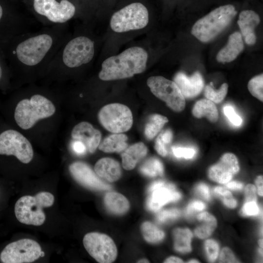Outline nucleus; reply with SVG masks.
Wrapping results in <instances>:
<instances>
[{"mask_svg":"<svg viewBox=\"0 0 263 263\" xmlns=\"http://www.w3.org/2000/svg\"><path fill=\"white\" fill-rule=\"evenodd\" d=\"M68 23L43 26L9 39L8 55L21 73L35 75L46 71L56 54L70 36Z\"/></svg>","mask_w":263,"mask_h":263,"instance_id":"nucleus-1","label":"nucleus"},{"mask_svg":"<svg viewBox=\"0 0 263 263\" xmlns=\"http://www.w3.org/2000/svg\"><path fill=\"white\" fill-rule=\"evenodd\" d=\"M95 42L91 31L81 28L70 35L59 48L46 71L59 75L90 64L95 54Z\"/></svg>","mask_w":263,"mask_h":263,"instance_id":"nucleus-2","label":"nucleus"},{"mask_svg":"<svg viewBox=\"0 0 263 263\" xmlns=\"http://www.w3.org/2000/svg\"><path fill=\"white\" fill-rule=\"evenodd\" d=\"M148 54L140 46L129 47L120 54L110 56L101 64L98 74L102 80L110 81L132 77L146 70Z\"/></svg>","mask_w":263,"mask_h":263,"instance_id":"nucleus-3","label":"nucleus"},{"mask_svg":"<svg viewBox=\"0 0 263 263\" xmlns=\"http://www.w3.org/2000/svg\"><path fill=\"white\" fill-rule=\"evenodd\" d=\"M36 19L43 26L67 23L78 15L74 0H25Z\"/></svg>","mask_w":263,"mask_h":263,"instance_id":"nucleus-4","label":"nucleus"},{"mask_svg":"<svg viewBox=\"0 0 263 263\" xmlns=\"http://www.w3.org/2000/svg\"><path fill=\"white\" fill-rule=\"evenodd\" d=\"M237 13L233 5L220 6L198 19L191 33L201 42L211 41L229 25Z\"/></svg>","mask_w":263,"mask_h":263,"instance_id":"nucleus-5","label":"nucleus"},{"mask_svg":"<svg viewBox=\"0 0 263 263\" xmlns=\"http://www.w3.org/2000/svg\"><path fill=\"white\" fill-rule=\"evenodd\" d=\"M54 201V195L48 191H41L34 196H23L15 204V216L21 224L41 225L46 220L43 208L52 206Z\"/></svg>","mask_w":263,"mask_h":263,"instance_id":"nucleus-6","label":"nucleus"},{"mask_svg":"<svg viewBox=\"0 0 263 263\" xmlns=\"http://www.w3.org/2000/svg\"><path fill=\"white\" fill-rule=\"evenodd\" d=\"M56 112L53 103L44 95L36 93L30 98H24L17 105L14 118L23 130L31 128L40 119L53 115Z\"/></svg>","mask_w":263,"mask_h":263,"instance_id":"nucleus-7","label":"nucleus"},{"mask_svg":"<svg viewBox=\"0 0 263 263\" xmlns=\"http://www.w3.org/2000/svg\"><path fill=\"white\" fill-rule=\"evenodd\" d=\"M149 21L147 8L142 3H131L114 12L110 20V26L114 32L121 33L146 27Z\"/></svg>","mask_w":263,"mask_h":263,"instance_id":"nucleus-8","label":"nucleus"},{"mask_svg":"<svg viewBox=\"0 0 263 263\" xmlns=\"http://www.w3.org/2000/svg\"><path fill=\"white\" fill-rule=\"evenodd\" d=\"M44 256L37 242L26 238L7 244L0 254V260L3 263H29Z\"/></svg>","mask_w":263,"mask_h":263,"instance_id":"nucleus-9","label":"nucleus"},{"mask_svg":"<svg viewBox=\"0 0 263 263\" xmlns=\"http://www.w3.org/2000/svg\"><path fill=\"white\" fill-rule=\"evenodd\" d=\"M98 117L102 126L114 133L129 130L133 123L130 109L120 103H112L104 106L100 110Z\"/></svg>","mask_w":263,"mask_h":263,"instance_id":"nucleus-10","label":"nucleus"},{"mask_svg":"<svg viewBox=\"0 0 263 263\" xmlns=\"http://www.w3.org/2000/svg\"><path fill=\"white\" fill-rule=\"evenodd\" d=\"M147 83L151 93L173 111L180 112L184 109L185 98L174 81L162 76H152Z\"/></svg>","mask_w":263,"mask_h":263,"instance_id":"nucleus-11","label":"nucleus"},{"mask_svg":"<svg viewBox=\"0 0 263 263\" xmlns=\"http://www.w3.org/2000/svg\"><path fill=\"white\" fill-rule=\"evenodd\" d=\"M0 154L13 155L24 163H30L34 156L29 140L19 132L8 130L0 134Z\"/></svg>","mask_w":263,"mask_h":263,"instance_id":"nucleus-12","label":"nucleus"},{"mask_svg":"<svg viewBox=\"0 0 263 263\" xmlns=\"http://www.w3.org/2000/svg\"><path fill=\"white\" fill-rule=\"evenodd\" d=\"M83 244L90 255L98 263H111L116 258V245L112 238L105 234L94 232L87 233Z\"/></svg>","mask_w":263,"mask_h":263,"instance_id":"nucleus-13","label":"nucleus"},{"mask_svg":"<svg viewBox=\"0 0 263 263\" xmlns=\"http://www.w3.org/2000/svg\"><path fill=\"white\" fill-rule=\"evenodd\" d=\"M149 196L147 201V208L153 211L159 210L164 205L178 200L181 197L172 184L163 181L152 183L148 188Z\"/></svg>","mask_w":263,"mask_h":263,"instance_id":"nucleus-14","label":"nucleus"},{"mask_svg":"<svg viewBox=\"0 0 263 263\" xmlns=\"http://www.w3.org/2000/svg\"><path fill=\"white\" fill-rule=\"evenodd\" d=\"M69 171L73 178L81 185L95 190H107L111 186L101 180L96 173L86 163L77 161L69 166Z\"/></svg>","mask_w":263,"mask_h":263,"instance_id":"nucleus-15","label":"nucleus"},{"mask_svg":"<svg viewBox=\"0 0 263 263\" xmlns=\"http://www.w3.org/2000/svg\"><path fill=\"white\" fill-rule=\"evenodd\" d=\"M239 170L238 160L231 153L224 154L219 162L208 170V176L212 180L220 184L228 182Z\"/></svg>","mask_w":263,"mask_h":263,"instance_id":"nucleus-16","label":"nucleus"},{"mask_svg":"<svg viewBox=\"0 0 263 263\" xmlns=\"http://www.w3.org/2000/svg\"><path fill=\"white\" fill-rule=\"evenodd\" d=\"M176 84L184 97L186 98H193L202 92L204 86V81L199 72L188 76L183 72H179L174 77Z\"/></svg>","mask_w":263,"mask_h":263,"instance_id":"nucleus-17","label":"nucleus"},{"mask_svg":"<svg viewBox=\"0 0 263 263\" xmlns=\"http://www.w3.org/2000/svg\"><path fill=\"white\" fill-rule=\"evenodd\" d=\"M73 139L82 142L90 153H94L98 147L101 134L89 122H81L76 125L71 133Z\"/></svg>","mask_w":263,"mask_h":263,"instance_id":"nucleus-18","label":"nucleus"},{"mask_svg":"<svg viewBox=\"0 0 263 263\" xmlns=\"http://www.w3.org/2000/svg\"><path fill=\"white\" fill-rule=\"evenodd\" d=\"M260 22L259 15L252 10L242 11L239 15L237 23L247 45H254L257 40L254 29Z\"/></svg>","mask_w":263,"mask_h":263,"instance_id":"nucleus-19","label":"nucleus"},{"mask_svg":"<svg viewBox=\"0 0 263 263\" xmlns=\"http://www.w3.org/2000/svg\"><path fill=\"white\" fill-rule=\"evenodd\" d=\"M244 49L242 34L238 32L231 34L226 45L222 48L216 56L219 62H230L234 60Z\"/></svg>","mask_w":263,"mask_h":263,"instance_id":"nucleus-20","label":"nucleus"},{"mask_svg":"<svg viewBox=\"0 0 263 263\" xmlns=\"http://www.w3.org/2000/svg\"><path fill=\"white\" fill-rule=\"evenodd\" d=\"M94 169L99 177L109 182H115L121 175V169L119 163L110 158L99 159L95 163Z\"/></svg>","mask_w":263,"mask_h":263,"instance_id":"nucleus-21","label":"nucleus"},{"mask_svg":"<svg viewBox=\"0 0 263 263\" xmlns=\"http://www.w3.org/2000/svg\"><path fill=\"white\" fill-rule=\"evenodd\" d=\"M148 149L142 142L135 143L125 150L121 154L122 166L126 170H132L147 153Z\"/></svg>","mask_w":263,"mask_h":263,"instance_id":"nucleus-22","label":"nucleus"},{"mask_svg":"<svg viewBox=\"0 0 263 263\" xmlns=\"http://www.w3.org/2000/svg\"><path fill=\"white\" fill-rule=\"evenodd\" d=\"M104 201L107 210L115 215H120L126 213L130 207L128 199L117 192H107L105 195Z\"/></svg>","mask_w":263,"mask_h":263,"instance_id":"nucleus-23","label":"nucleus"},{"mask_svg":"<svg viewBox=\"0 0 263 263\" xmlns=\"http://www.w3.org/2000/svg\"><path fill=\"white\" fill-rule=\"evenodd\" d=\"M192 113L196 118L206 117L213 123L218 119V112L214 103L207 99H201L196 102Z\"/></svg>","mask_w":263,"mask_h":263,"instance_id":"nucleus-24","label":"nucleus"},{"mask_svg":"<svg viewBox=\"0 0 263 263\" xmlns=\"http://www.w3.org/2000/svg\"><path fill=\"white\" fill-rule=\"evenodd\" d=\"M197 219L199 224L194 231L195 235L200 239L208 237L217 226L216 218L208 212H204L197 216Z\"/></svg>","mask_w":263,"mask_h":263,"instance_id":"nucleus-25","label":"nucleus"},{"mask_svg":"<svg viewBox=\"0 0 263 263\" xmlns=\"http://www.w3.org/2000/svg\"><path fill=\"white\" fill-rule=\"evenodd\" d=\"M127 136L122 133H115L106 137L98 146L105 152H120L127 147Z\"/></svg>","mask_w":263,"mask_h":263,"instance_id":"nucleus-26","label":"nucleus"},{"mask_svg":"<svg viewBox=\"0 0 263 263\" xmlns=\"http://www.w3.org/2000/svg\"><path fill=\"white\" fill-rule=\"evenodd\" d=\"M173 234L175 249L182 253L190 252L192 234L190 230L188 228H176L174 230Z\"/></svg>","mask_w":263,"mask_h":263,"instance_id":"nucleus-27","label":"nucleus"},{"mask_svg":"<svg viewBox=\"0 0 263 263\" xmlns=\"http://www.w3.org/2000/svg\"><path fill=\"white\" fill-rule=\"evenodd\" d=\"M168 119L162 115L154 114L151 115L145 128V135L149 140L153 139L160 132Z\"/></svg>","mask_w":263,"mask_h":263,"instance_id":"nucleus-28","label":"nucleus"},{"mask_svg":"<svg viewBox=\"0 0 263 263\" xmlns=\"http://www.w3.org/2000/svg\"><path fill=\"white\" fill-rule=\"evenodd\" d=\"M141 230L145 240L151 243L161 241L165 236L162 230L149 222H145L142 224Z\"/></svg>","mask_w":263,"mask_h":263,"instance_id":"nucleus-29","label":"nucleus"},{"mask_svg":"<svg viewBox=\"0 0 263 263\" xmlns=\"http://www.w3.org/2000/svg\"><path fill=\"white\" fill-rule=\"evenodd\" d=\"M140 170L145 175L155 177L163 175L164 168L162 162L158 159L151 157L143 163L140 168Z\"/></svg>","mask_w":263,"mask_h":263,"instance_id":"nucleus-30","label":"nucleus"},{"mask_svg":"<svg viewBox=\"0 0 263 263\" xmlns=\"http://www.w3.org/2000/svg\"><path fill=\"white\" fill-rule=\"evenodd\" d=\"M228 87V84L226 83H223L218 90H215L210 85H207L204 90L205 96L213 102L219 103L225 97Z\"/></svg>","mask_w":263,"mask_h":263,"instance_id":"nucleus-31","label":"nucleus"},{"mask_svg":"<svg viewBox=\"0 0 263 263\" xmlns=\"http://www.w3.org/2000/svg\"><path fill=\"white\" fill-rule=\"evenodd\" d=\"M248 91L254 97L263 101V75L261 74L251 78L247 85Z\"/></svg>","mask_w":263,"mask_h":263,"instance_id":"nucleus-32","label":"nucleus"},{"mask_svg":"<svg viewBox=\"0 0 263 263\" xmlns=\"http://www.w3.org/2000/svg\"><path fill=\"white\" fill-rule=\"evenodd\" d=\"M214 191L221 198L224 204L226 207L230 208H234L236 207L237 201L229 190L224 188L217 187L214 188Z\"/></svg>","mask_w":263,"mask_h":263,"instance_id":"nucleus-33","label":"nucleus"},{"mask_svg":"<svg viewBox=\"0 0 263 263\" xmlns=\"http://www.w3.org/2000/svg\"><path fill=\"white\" fill-rule=\"evenodd\" d=\"M205 246L208 260L214 262L218 255L219 248L218 243L213 240H207L205 242Z\"/></svg>","mask_w":263,"mask_h":263,"instance_id":"nucleus-34","label":"nucleus"},{"mask_svg":"<svg viewBox=\"0 0 263 263\" xmlns=\"http://www.w3.org/2000/svg\"><path fill=\"white\" fill-rule=\"evenodd\" d=\"M180 211L176 208L163 210L159 211L156 215L157 220L160 223L174 219L179 216Z\"/></svg>","mask_w":263,"mask_h":263,"instance_id":"nucleus-35","label":"nucleus"},{"mask_svg":"<svg viewBox=\"0 0 263 263\" xmlns=\"http://www.w3.org/2000/svg\"><path fill=\"white\" fill-rule=\"evenodd\" d=\"M172 151L175 157L186 159L192 158L195 153V151L193 149L175 146L172 147Z\"/></svg>","mask_w":263,"mask_h":263,"instance_id":"nucleus-36","label":"nucleus"},{"mask_svg":"<svg viewBox=\"0 0 263 263\" xmlns=\"http://www.w3.org/2000/svg\"><path fill=\"white\" fill-rule=\"evenodd\" d=\"M223 110L225 114L232 124L238 126L242 124V118L236 113L234 109L231 106H225Z\"/></svg>","mask_w":263,"mask_h":263,"instance_id":"nucleus-37","label":"nucleus"},{"mask_svg":"<svg viewBox=\"0 0 263 263\" xmlns=\"http://www.w3.org/2000/svg\"><path fill=\"white\" fill-rule=\"evenodd\" d=\"M255 201L245 202L242 209V212L245 216L257 215L259 212V208Z\"/></svg>","mask_w":263,"mask_h":263,"instance_id":"nucleus-38","label":"nucleus"},{"mask_svg":"<svg viewBox=\"0 0 263 263\" xmlns=\"http://www.w3.org/2000/svg\"><path fill=\"white\" fill-rule=\"evenodd\" d=\"M219 261L220 263H238L232 251L227 247L224 248L221 253Z\"/></svg>","mask_w":263,"mask_h":263,"instance_id":"nucleus-39","label":"nucleus"},{"mask_svg":"<svg viewBox=\"0 0 263 263\" xmlns=\"http://www.w3.org/2000/svg\"><path fill=\"white\" fill-rule=\"evenodd\" d=\"M245 202H257L256 188L254 185L248 184L245 189Z\"/></svg>","mask_w":263,"mask_h":263,"instance_id":"nucleus-40","label":"nucleus"},{"mask_svg":"<svg viewBox=\"0 0 263 263\" xmlns=\"http://www.w3.org/2000/svg\"><path fill=\"white\" fill-rule=\"evenodd\" d=\"M206 207V205L203 202L195 201L190 203L187 207L186 213L190 215L196 211L203 210Z\"/></svg>","mask_w":263,"mask_h":263,"instance_id":"nucleus-41","label":"nucleus"},{"mask_svg":"<svg viewBox=\"0 0 263 263\" xmlns=\"http://www.w3.org/2000/svg\"><path fill=\"white\" fill-rule=\"evenodd\" d=\"M198 194L207 200L210 199V192L208 187L205 184H199L196 187Z\"/></svg>","mask_w":263,"mask_h":263,"instance_id":"nucleus-42","label":"nucleus"},{"mask_svg":"<svg viewBox=\"0 0 263 263\" xmlns=\"http://www.w3.org/2000/svg\"><path fill=\"white\" fill-rule=\"evenodd\" d=\"M165 145L158 136L155 141V149L157 153L162 156H166L168 153Z\"/></svg>","mask_w":263,"mask_h":263,"instance_id":"nucleus-43","label":"nucleus"},{"mask_svg":"<svg viewBox=\"0 0 263 263\" xmlns=\"http://www.w3.org/2000/svg\"><path fill=\"white\" fill-rule=\"evenodd\" d=\"M72 149L76 154L81 155L85 153L86 147L82 142L76 140L72 144Z\"/></svg>","mask_w":263,"mask_h":263,"instance_id":"nucleus-44","label":"nucleus"},{"mask_svg":"<svg viewBox=\"0 0 263 263\" xmlns=\"http://www.w3.org/2000/svg\"><path fill=\"white\" fill-rule=\"evenodd\" d=\"M159 136L161 140L166 145L171 142L172 138V133L170 130H167L161 132Z\"/></svg>","mask_w":263,"mask_h":263,"instance_id":"nucleus-45","label":"nucleus"},{"mask_svg":"<svg viewBox=\"0 0 263 263\" xmlns=\"http://www.w3.org/2000/svg\"><path fill=\"white\" fill-rule=\"evenodd\" d=\"M225 186L227 188L231 189L239 190L243 188V185L242 183L239 182L232 181L229 183L227 182Z\"/></svg>","mask_w":263,"mask_h":263,"instance_id":"nucleus-46","label":"nucleus"},{"mask_svg":"<svg viewBox=\"0 0 263 263\" xmlns=\"http://www.w3.org/2000/svg\"><path fill=\"white\" fill-rule=\"evenodd\" d=\"M256 184L257 187L258 193L260 196H263V176H259L256 180Z\"/></svg>","mask_w":263,"mask_h":263,"instance_id":"nucleus-47","label":"nucleus"},{"mask_svg":"<svg viewBox=\"0 0 263 263\" xmlns=\"http://www.w3.org/2000/svg\"><path fill=\"white\" fill-rule=\"evenodd\" d=\"M183 261L180 258L177 257H170L167 259L164 263H183Z\"/></svg>","mask_w":263,"mask_h":263,"instance_id":"nucleus-48","label":"nucleus"},{"mask_svg":"<svg viewBox=\"0 0 263 263\" xmlns=\"http://www.w3.org/2000/svg\"><path fill=\"white\" fill-rule=\"evenodd\" d=\"M4 12L2 5L0 4V25L3 23Z\"/></svg>","mask_w":263,"mask_h":263,"instance_id":"nucleus-49","label":"nucleus"},{"mask_svg":"<svg viewBox=\"0 0 263 263\" xmlns=\"http://www.w3.org/2000/svg\"><path fill=\"white\" fill-rule=\"evenodd\" d=\"M2 75H3V69L1 66V64L0 62V81L2 78Z\"/></svg>","mask_w":263,"mask_h":263,"instance_id":"nucleus-50","label":"nucleus"},{"mask_svg":"<svg viewBox=\"0 0 263 263\" xmlns=\"http://www.w3.org/2000/svg\"><path fill=\"white\" fill-rule=\"evenodd\" d=\"M137 263H149V262L147 259H143L139 260Z\"/></svg>","mask_w":263,"mask_h":263,"instance_id":"nucleus-51","label":"nucleus"},{"mask_svg":"<svg viewBox=\"0 0 263 263\" xmlns=\"http://www.w3.org/2000/svg\"><path fill=\"white\" fill-rule=\"evenodd\" d=\"M259 244L260 245L261 248H263V239H260L258 242Z\"/></svg>","mask_w":263,"mask_h":263,"instance_id":"nucleus-52","label":"nucleus"},{"mask_svg":"<svg viewBox=\"0 0 263 263\" xmlns=\"http://www.w3.org/2000/svg\"><path fill=\"white\" fill-rule=\"evenodd\" d=\"M188 263H199V262H198V261H196V260H190Z\"/></svg>","mask_w":263,"mask_h":263,"instance_id":"nucleus-53","label":"nucleus"}]
</instances>
